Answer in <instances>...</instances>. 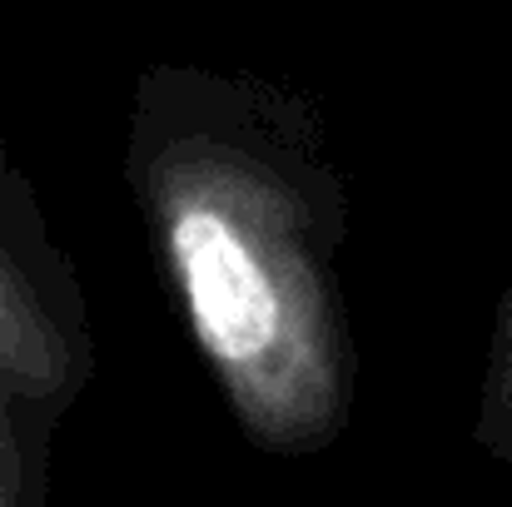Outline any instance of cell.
<instances>
[{
    "label": "cell",
    "instance_id": "3",
    "mask_svg": "<svg viewBox=\"0 0 512 507\" xmlns=\"http://www.w3.org/2000/svg\"><path fill=\"white\" fill-rule=\"evenodd\" d=\"M60 413L0 383V507H45Z\"/></svg>",
    "mask_w": 512,
    "mask_h": 507
},
{
    "label": "cell",
    "instance_id": "2",
    "mask_svg": "<svg viewBox=\"0 0 512 507\" xmlns=\"http://www.w3.org/2000/svg\"><path fill=\"white\" fill-rule=\"evenodd\" d=\"M90 294L0 135V383L60 418L95 383Z\"/></svg>",
    "mask_w": 512,
    "mask_h": 507
},
{
    "label": "cell",
    "instance_id": "1",
    "mask_svg": "<svg viewBox=\"0 0 512 507\" xmlns=\"http://www.w3.org/2000/svg\"><path fill=\"white\" fill-rule=\"evenodd\" d=\"M125 189L239 438L269 458L329 453L353 423L358 343L324 105L269 75L155 60L130 90Z\"/></svg>",
    "mask_w": 512,
    "mask_h": 507
},
{
    "label": "cell",
    "instance_id": "4",
    "mask_svg": "<svg viewBox=\"0 0 512 507\" xmlns=\"http://www.w3.org/2000/svg\"><path fill=\"white\" fill-rule=\"evenodd\" d=\"M473 448L512 473V279L498 299L493 334H488V363H483L478 413H473Z\"/></svg>",
    "mask_w": 512,
    "mask_h": 507
}]
</instances>
